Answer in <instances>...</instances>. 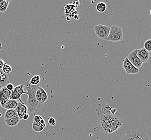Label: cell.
<instances>
[{
	"mask_svg": "<svg viewBox=\"0 0 151 140\" xmlns=\"http://www.w3.org/2000/svg\"><path fill=\"white\" fill-rule=\"evenodd\" d=\"M95 111L99 118V129L106 134H111L117 131L124 122L121 113L108 104H99Z\"/></svg>",
	"mask_w": 151,
	"mask_h": 140,
	"instance_id": "1",
	"label": "cell"
},
{
	"mask_svg": "<svg viewBox=\"0 0 151 140\" xmlns=\"http://www.w3.org/2000/svg\"><path fill=\"white\" fill-rule=\"evenodd\" d=\"M24 86L27 89L28 99L27 101V107L28 112L32 114L38 112L42 109L44 104L39 102L36 97V93L39 87L38 85L33 86L31 85L29 82H24Z\"/></svg>",
	"mask_w": 151,
	"mask_h": 140,
	"instance_id": "2",
	"label": "cell"
},
{
	"mask_svg": "<svg viewBox=\"0 0 151 140\" xmlns=\"http://www.w3.org/2000/svg\"><path fill=\"white\" fill-rule=\"evenodd\" d=\"M121 140H151V137L145 131L133 129L127 131Z\"/></svg>",
	"mask_w": 151,
	"mask_h": 140,
	"instance_id": "3",
	"label": "cell"
},
{
	"mask_svg": "<svg viewBox=\"0 0 151 140\" xmlns=\"http://www.w3.org/2000/svg\"><path fill=\"white\" fill-rule=\"evenodd\" d=\"M123 39V32L121 27L112 25L110 27V32L106 40L110 42H120Z\"/></svg>",
	"mask_w": 151,
	"mask_h": 140,
	"instance_id": "4",
	"label": "cell"
},
{
	"mask_svg": "<svg viewBox=\"0 0 151 140\" xmlns=\"http://www.w3.org/2000/svg\"><path fill=\"white\" fill-rule=\"evenodd\" d=\"M95 32L97 36L101 40H106L109 36L110 27L104 25H99L94 26Z\"/></svg>",
	"mask_w": 151,
	"mask_h": 140,
	"instance_id": "5",
	"label": "cell"
},
{
	"mask_svg": "<svg viewBox=\"0 0 151 140\" xmlns=\"http://www.w3.org/2000/svg\"><path fill=\"white\" fill-rule=\"evenodd\" d=\"M137 49H136L131 52L130 54L128 55L127 58L134 67L139 69V68L142 66L143 63L137 56Z\"/></svg>",
	"mask_w": 151,
	"mask_h": 140,
	"instance_id": "6",
	"label": "cell"
},
{
	"mask_svg": "<svg viewBox=\"0 0 151 140\" xmlns=\"http://www.w3.org/2000/svg\"><path fill=\"white\" fill-rule=\"evenodd\" d=\"M123 67L126 73L128 74H136L139 72V70L133 66L129 61L127 57L125 58L123 61Z\"/></svg>",
	"mask_w": 151,
	"mask_h": 140,
	"instance_id": "7",
	"label": "cell"
},
{
	"mask_svg": "<svg viewBox=\"0 0 151 140\" xmlns=\"http://www.w3.org/2000/svg\"><path fill=\"white\" fill-rule=\"evenodd\" d=\"M12 92L9 91L6 87H2L0 89V104L1 106L4 108L6 102L10 99Z\"/></svg>",
	"mask_w": 151,
	"mask_h": 140,
	"instance_id": "8",
	"label": "cell"
},
{
	"mask_svg": "<svg viewBox=\"0 0 151 140\" xmlns=\"http://www.w3.org/2000/svg\"><path fill=\"white\" fill-rule=\"evenodd\" d=\"M15 110L20 120L23 119V116L28 112L27 106L24 103H21V102H18V105L16 108Z\"/></svg>",
	"mask_w": 151,
	"mask_h": 140,
	"instance_id": "9",
	"label": "cell"
},
{
	"mask_svg": "<svg viewBox=\"0 0 151 140\" xmlns=\"http://www.w3.org/2000/svg\"><path fill=\"white\" fill-rule=\"evenodd\" d=\"M137 56L142 61V63H146L150 58V52H148L144 48L139 49L137 50Z\"/></svg>",
	"mask_w": 151,
	"mask_h": 140,
	"instance_id": "10",
	"label": "cell"
},
{
	"mask_svg": "<svg viewBox=\"0 0 151 140\" xmlns=\"http://www.w3.org/2000/svg\"><path fill=\"white\" fill-rule=\"evenodd\" d=\"M10 83L9 77L6 74H4L2 70H0V85L2 87H6Z\"/></svg>",
	"mask_w": 151,
	"mask_h": 140,
	"instance_id": "11",
	"label": "cell"
},
{
	"mask_svg": "<svg viewBox=\"0 0 151 140\" xmlns=\"http://www.w3.org/2000/svg\"><path fill=\"white\" fill-rule=\"evenodd\" d=\"M6 124L7 125V126L12 127H15L19 123V121H21L20 119L19 118L18 116L13 118L12 119H7V120H4Z\"/></svg>",
	"mask_w": 151,
	"mask_h": 140,
	"instance_id": "12",
	"label": "cell"
},
{
	"mask_svg": "<svg viewBox=\"0 0 151 140\" xmlns=\"http://www.w3.org/2000/svg\"><path fill=\"white\" fill-rule=\"evenodd\" d=\"M18 102L17 100H13L9 99L6 102L3 108L7 110H15L18 105Z\"/></svg>",
	"mask_w": 151,
	"mask_h": 140,
	"instance_id": "13",
	"label": "cell"
},
{
	"mask_svg": "<svg viewBox=\"0 0 151 140\" xmlns=\"http://www.w3.org/2000/svg\"><path fill=\"white\" fill-rule=\"evenodd\" d=\"M45 127V123L42 124L40 122H34V121L32 125V127L33 131L36 132H38V133L42 131Z\"/></svg>",
	"mask_w": 151,
	"mask_h": 140,
	"instance_id": "14",
	"label": "cell"
},
{
	"mask_svg": "<svg viewBox=\"0 0 151 140\" xmlns=\"http://www.w3.org/2000/svg\"><path fill=\"white\" fill-rule=\"evenodd\" d=\"M17 116H18V114L16 112L15 110H7L4 114V120H7L15 118Z\"/></svg>",
	"mask_w": 151,
	"mask_h": 140,
	"instance_id": "15",
	"label": "cell"
},
{
	"mask_svg": "<svg viewBox=\"0 0 151 140\" xmlns=\"http://www.w3.org/2000/svg\"><path fill=\"white\" fill-rule=\"evenodd\" d=\"M10 3H12V1L0 0V12H6Z\"/></svg>",
	"mask_w": 151,
	"mask_h": 140,
	"instance_id": "16",
	"label": "cell"
},
{
	"mask_svg": "<svg viewBox=\"0 0 151 140\" xmlns=\"http://www.w3.org/2000/svg\"><path fill=\"white\" fill-rule=\"evenodd\" d=\"M24 87H25L24 83H23V84H22L16 86L15 87H14V90H15L20 96H21L22 95H24H24H27V92L24 91Z\"/></svg>",
	"mask_w": 151,
	"mask_h": 140,
	"instance_id": "17",
	"label": "cell"
},
{
	"mask_svg": "<svg viewBox=\"0 0 151 140\" xmlns=\"http://www.w3.org/2000/svg\"><path fill=\"white\" fill-rule=\"evenodd\" d=\"M106 4L103 2H100L97 4V11L100 13H103L106 12Z\"/></svg>",
	"mask_w": 151,
	"mask_h": 140,
	"instance_id": "18",
	"label": "cell"
},
{
	"mask_svg": "<svg viewBox=\"0 0 151 140\" xmlns=\"http://www.w3.org/2000/svg\"><path fill=\"white\" fill-rule=\"evenodd\" d=\"M40 80H41L40 76L39 75H36L31 78L29 83L32 85H38V84L40 82Z\"/></svg>",
	"mask_w": 151,
	"mask_h": 140,
	"instance_id": "19",
	"label": "cell"
},
{
	"mask_svg": "<svg viewBox=\"0 0 151 140\" xmlns=\"http://www.w3.org/2000/svg\"><path fill=\"white\" fill-rule=\"evenodd\" d=\"M38 88H39L40 91L41 92V95H42V104H44V103L48 99V95H47V92L45 91V90L44 88H42V87H40V86H39Z\"/></svg>",
	"mask_w": 151,
	"mask_h": 140,
	"instance_id": "20",
	"label": "cell"
},
{
	"mask_svg": "<svg viewBox=\"0 0 151 140\" xmlns=\"http://www.w3.org/2000/svg\"><path fill=\"white\" fill-rule=\"evenodd\" d=\"M10 100H19V102H21V103H24L21 99V96L18 95V93L15 91L13 90L12 91L11 95L10 97Z\"/></svg>",
	"mask_w": 151,
	"mask_h": 140,
	"instance_id": "21",
	"label": "cell"
},
{
	"mask_svg": "<svg viewBox=\"0 0 151 140\" xmlns=\"http://www.w3.org/2000/svg\"><path fill=\"white\" fill-rule=\"evenodd\" d=\"M2 71L4 74H8L12 71V67L9 64L5 63V64L3 66L2 69Z\"/></svg>",
	"mask_w": 151,
	"mask_h": 140,
	"instance_id": "22",
	"label": "cell"
},
{
	"mask_svg": "<svg viewBox=\"0 0 151 140\" xmlns=\"http://www.w3.org/2000/svg\"><path fill=\"white\" fill-rule=\"evenodd\" d=\"M144 48L148 52H151V39L146 40L144 44Z\"/></svg>",
	"mask_w": 151,
	"mask_h": 140,
	"instance_id": "23",
	"label": "cell"
},
{
	"mask_svg": "<svg viewBox=\"0 0 151 140\" xmlns=\"http://www.w3.org/2000/svg\"><path fill=\"white\" fill-rule=\"evenodd\" d=\"M36 97L37 100L39 102L42 103V95H41V92L40 91L39 88H38V89H37V91H36Z\"/></svg>",
	"mask_w": 151,
	"mask_h": 140,
	"instance_id": "24",
	"label": "cell"
},
{
	"mask_svg": "<svg viewBox=\"0 0 151 140\" xmlns=\"http://www.w3.org/2000/svg\"><path fill=\"white\" fill-rule=\"evenodd\" d=\"M48 125L51 126H54L56 125V121L55 119L53 118V117H50L48 119Z\"/></svg>",
	"mask_w": 151,
	"mask_h": 140,
	"instance_id": "25",
	"label": "cell"
},
{
	"mask_svg": "<svg viewBox=\"0 0 151 140\" xmlns=\"http://www.w3.org/2000/svg\"><path fill=\"white\" fill-rule=\"evenodd\" d=\"M42 119H43V118H42V116H41L35 115L34 118H33V120H34V122H40Z\"/></svg>",
	"mask_w": 151,
	"mask_h": 140,
	"instance_id": "26",
	"label": "cell"
},
{
	"mask_svg": "<svg viewBox=\"0 0 151 140\" xmlns=\"http://www.w3.org/2000/svg\"><path fill=\"white\" fill-rule=\"evenodd\" d=\"M9 91H12L13 90H14V85L12 84V83H9L6 86V87Z\"/></svg>",
	"mask_w": 151,
	"mask_h": 140,
	"instance_id": "27",
	"label": "cell"
},
{
	"mask_svg": "<svg viewBox=\"0 0 151 140\" xmlns=\"http://www.w3.org/2000/svg\"><path fill=\"white\" fill-rule=\"evenodd\" d=\"M4 64H5V63H4V61H3V59H0V70H2Z\"/></svg>",
	"mask_w": 151,
	"mask_h": 140,
	"instance_id": "28",
	"label": "cell"
},
{
	"mask_svg": "<svg viewBox=\"0 0 151 140\" xmlns=\"http://www.w3.org/2000/svg\"><path fill=\"white\" fill-rule=\"evenodd\" d=\"M29 114L27 113V114H25L23 116V119L24 120H27V119H29Z\"/></svg>",
	"mask_w": 151,
	"mask_h": 140,
	"instance_id": "29",
	"label": "cell"
},
{
	"mask_svg": "<svg viewBox=\"0 0 151 140\" xmlns=\"http://www.w3.org/2000/svg\"><path fill=\"white\" fill-rule=\"evenodd\" d=\"M2 49V43L0 42V50Z\"/></svg>",
	"mask_w": 151,
	"mask_h": 140,
	"instance_id": "30",
	"label": "cell"
},
{
	"mask_svg": "<svg viewBox=\"0 0 151 140\" xmlns=\"http://www.w3.org/2000/svg\"><path fill=\"white\" fill-rule=\"evenodd\" d=\"M2 116V114L0 113V117H1Z\"/></svg>",
	"mask_w": 151,
	"mask_h": 140,
	"instance_id": "31",
	"label": "cell"
},
{
	"mask_svg": "<svg viewBox=\"0 0 151 140\" xmlns=\"http://www.w3.org/2000/svg\"><path fill=\"white\" fill-rule=\"evenodd\" d=\"M150 15H151V9L150 10Z\"/></svg>",
	"mask_w": 151,
	"mask_h": 140,
	"instance_id": "32",
	"label": "cell"
},
{
	"mask_svg": "<svg viewBox=\"0 0 151 140\" xmlns=\"http://www.w3.org/2000/svg\"><path fill=\"white\" fill-rule=\"evenodd\" d=\"M2 88V87H1V85H0V88Z\"/></svg>",
	"mask_w": 151,
	"mask_h": 140,
	"instance_id": "33",
	"label": "cell"
},
{
	"mask_svg": "<svg viewBox=\"0 0 151 140\" xmlns=\"http://www.w3.org/2000/svg\"><path fill=\"white\" fill-rule=\"evenodd\" d=\"M0 89H1V88H0ZM0 106H1V104H0Z\"/></svg>",
	"mask_w": 151,
	"mask_h": 140,
	"instance_id": "34",
	"label": "cell"
}]
</instances>
